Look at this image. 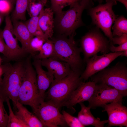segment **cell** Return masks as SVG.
<instances>
[{"mask_svg":"<svg viewBox=\"0 0 127 127\" xmlns=\"http://www.w3.org/2000/svg\"><path fill=\"white\" fill-rule=\"evenodd\" d=\"M82 73L72 70L67 76L60 80H53L45 92L44 101L49 102L59 109L69 99L73 91L84 81Z\"/></svg>","mask_w":127,"mask_h":127,"instance_id":"cell-1","label":"cell"},{"mask_svg":"<svg viewBox=\"0 0 127 127\" xmlns=\"http://www.w3.org/2000/svg\"><path fill=\"white\" fill-rule=\"evenodd\" d=\"M92 0H80L70 6L67 10L56 14L54 26L60 34L69 37L75 35L76 30L83 24L81 18L83 12L93 7Z\"/></svg>","mask_w":127,"mask_h":127,"instance_id":"cell-2","label":"cell"},{"mask_svg":"<svg viewBox=\"0 0 127 127\" xmlns=\"http://www.w3.org/2000/svg\"><path fill=\"white\" fill-rule=\"evenodd\" d=\"M4 77L0 83V95L4 102L9 98L12 102L14 107L18 101L19 91L25 71L24 64L19 62L12 65H3Z\"/></svg>","mask_w":127,"mask_h":127,"instance_id":"cell-3","label":"cell"},{"mask_svg":"<svg viewBox=\"0 0 127 127\" xmlns=\"http://www.w3.org/2000/svg\"><path fill=\"white\" fill-rule=\"evenodd\" d=\"M24 64L25 71L20 89L18 101L22 105H28L33 111L44 101L38 87L37 75L33 68L30 57Z\"/></svg>","mask_w":127,"mask_h":127,"instance_id":"cell-4","label":"cell"},{"mask_svg":"<svg viewBox=\"0 0 127 127\" xmlns=\"http://www.w3.org/2000/svg\"><path fill=\"white\" fill-rule=\"evenodd\" d=\"M96 83H104L117 90L123 97L127 95L126 62H118L114 66L105 68L90 77Z\"/></svg>","mask_w":127,"mask_h":127,"instance_id":"cell-5","label":"cell"},{"mask_svg":"<svg viewBox=\"0 0 127 127\" xmlns=\"http://www.w3.org/2000/svg\"><path fill=\"white\" fill-rule=\"evenodd\" d=\"M74 36L69 38L60 37L52 40L55 57L68 64L72 70L81 72L83 64L80 56L81 51L74 40Z\"/></svg>","mask_w":127,"mask_h":127,"instance_id":"cell-6","label":"cell"},{"mask_svg":"<svg viewBox=\"0 0 127 127\" xmlns=\"http://www.w3.org/2000/svg\"><path fill=\"white\" fill-rule=\"evenodd\" d=\"M106 2L105 4L99 3L96 6L88 8V13L92 24L102 31L111 43L113 37L111 27L118 17L115 14L112 7L117 4V2L114 0H106Z\"/></svg>","mask_w":127,"mask_h":127,"instance_id":"cell-7","label":"cell"},{"mask_svg":"<svg viewBox=\"0 0 127 127\" xmlns=\"http://www.w3.org/2000/svg\"><path fill=\"white\" fill-rule=\"evenodd\" d=\"M99 29L96 27L91 29L81 39L80 48L84 61L99 52L105 54L110 52L111 42Z\"/></svg>","mask_w":127,"mask_h":127,"instance_id":"cell-8","label":"cell"},{"mask_svg":"<svg viewBox=\"0 0 127 127\" xmlns=\"http://www.w3.org/2000/svg\"><path fill=\"white\" fill-rule=\"evenodd\" d=\"M59 108L52 103L44 101L33 111L44 127H66L67 125Z\"/></svg>","mask_w":127,"mask_h":127,"instance_id":"cell-9","label":"cell"},{"mask_svg":"<svg viewBox=\"0 0 127 127\" xmlns=\"http://www.w3.org/2000/svg\"><path fill=\"white\" fill-rule=\"evenodd\" d=\"M123 97L115 89L104 83H96L94 93L88 101V107L95 109L98 107H103L105 104L114 101L122 103Z\"/></svg>","mask_w":127,"mask_h":127,"instance_id":"cell-10","label":"cell"},{"mask_svg":"<svg viewBox=\"0 0 127 127\" xmlns=\"http://www.w3.org/2000/svg\"><path fill=\"white\" fill-rule=\"evenodd\" d=\"M122 52H111L101 56L95 55L86 60V67L81 74V77L83 81L87 80L91 76L106 68L118 57Z\"/></svg>","mask_w":127,"mask_h":127,"instance_id":"cell-11","label":"cell"},{"mask_svg":"<svg viewBox=\"0 0 127 127\" xmlns=\"http://www.w3.org/2000/svg\"><path fill=\"white\" fill-rule=\"evenodd\" d=\"M103 108L102 111H106L108 115L107 127H127V108L122 103L114 101Z\"/></svg>","mask_w":127,"mask_h":127,"instance_id":"cell-12","label":"cell"},{"mask_svg":"<svg viewBox=\"0 0 127 127\" xmlns=\"http://www.w3.org/2000/svg\"><path fill=\"white\" fill-rule=\"evenodd\" d=\"M5 25L2 31V34L10 52V60L18 59L26 52L20 46L18 40L14 36L13 24L10 17L8 15L5 16Z\"/></svg>","mask_w":127,"mask_h":127,"instance_id":"cell-13","label":"cell"},{"mask_svg":"<svg viewBox=\"0 0 127 127\" xmlns=\"http://www.w3.org/2000/svg\"><path fill=\"white\" fill-rule=\"evenodd\" d=\"M96 84L92 81L83 82L74 90L63 107H66L68 109L73 108V106L77 104L88 101L94 93Z\"/></svg>","mask_w":127,"mask_h":127,"instance_id":"cell-14","label":"cell"},{"mask_svg":"<svg viewBox=\"0 0 127 127\" xmlns=\"http://www.w3.org/2000/svg\"><path fill=\"white\" fill-rule=\"evenodd\" d=\"M42 66L53 75L54 79L60 80L67 76L72 71L69 65L55 57L41 60Z\"/></svg>","mask_w":127,"mask_h":127,"instance_id":"cell-15","label":"cell"},{"mask_svg":"<svg viewBox=\"0 0 127 127\" xmlns=\"http://www.w3.org/2000/svg\"><path fill=\"white\" fill-rule=\"evenodd\" d=\"M32 64L36 70L37 85L40 94L44 99L46 91L54 80V76L50 72L43 69L41 60L34 58Z\"/></svg>","mask_w":127,"mask_h":127,"instance_id":"cell-16","label":"cell"},{"mask_svg":"<svg viewBox=\"0 0 127 127\" xmlns=\"http://www.w3.org/2000/svg\"><path fill=\"white\" fill-rule=\"evenodd\" d=\"M13 34L21 44V48L26 52L32 55L30 48L31 40L34 37L30 33L24 23L20 20H12Z\"/></svg>","mask_w":127,"mask_h":127,"instance_id":"cell-17","label":"cell"},{"mask_svg":"<svg viewBox=\"0 0 127 127\" xmlns=\"http://www.w3.org/2000/svg\"><path fill=\"white\" fill-rule=\"evenodd\" d=\"M54 12L51 8H44L38 16L39 27L44 33L49 38L52 37L54 33Z\"/></svg>","mask_w":127,"mask_h":127,"instance_id":"cell-18","label":"cell"},{"mask_svg":"<svg viewBox=\"0 0 127 127\" xmlns=\"http://www.w3.org/2000/svg\"><path fill=\"white\" fill-rule=\"evenodd\" d=\"M79 104L81 109L78 112V118L84 127L90 125L95 127H103L104 124L107 123V120H101L99 118H95L92 114L90 108L86 107L83 103Z\"/></svg>","mask_w":127,"mask_h":127,"instance_id":"cell-19","label":"cell"},{"mask_svg":"<svg viewBox=\"0 0 127 127\" xmlns=\"http://www.w3.org/2000/svg\"><path fill=\"white\" fill-rule=\"evenodd\" d=\"M14 108L16 110L15 114L28 127H44L36 116L29 111L23 105L18 101L16 103Z\"/></svg>","mask_w":127,"mask_h":127,"instance_id":"cell-20","label":"cell"},{"mask_svg":"<svg viewBox=\"0 0 127 127\" xmlns=\"http://www.w3.org/2000/svg\"><path fill=\"white\" fill-rule=\"evenodd\" d=\"M28 0H15V6L12 15L11 20L25 21Z\"/></svg>","mask_w":127,"mask_h":127,"instance_id":"cell-21","label":"cell"},{"mask_svg":"<svg viewBox=\"0 0 127 127\" xmlns=\"http://www.w3.org/2000/svg\"><path fill=\"white\" fill-rule=\"evenodd\" d=\"M114 23V24L111 27L113 37L127 34V19L124 16L118 17Z\"/></svg>","mask_w":127,"mask_h":127,"instance_id":"cell-22","label":"cell"},{"mask_svg":"<svg viewBox=\"0 0 127 127\" xmlns=\"http://www.w3.org/2000/svg\"><path fill=\"white\" fill-rule=\"evenodd\" d=\"M38 54L34 56V58L42 60L55 57V51L53 42L49 39L44 43Z\"/></svg>","mask_w":127,"mask_h":127,"instance_id":"cell-23","label":"cell"},{"mask_svg":"<svg viewBox=\"0 0 127 127\" xmlns=\"http://www.w3.org/2000/svg\"><path fill=\"white\" fill-rule=\"evenodd\" d=\"M48 0H28L27 11L30 17L38 16Z\"/></svg>","mask_w":127,"mask_h":127,"instance_id":"cell-24","label":"cell"},{"mask_svg":"<svg viewBox=\"0 0 127 127\" xmlns=\"http://www.w3.org/2000/svg\"><path fill=\"white\" fill-rule=\"evenodd\" d=\"M24 23L28 30L34 36H41L44 34L40 29L39 24V16L31 17Z\"/></svg>","mask_w":127,"mask_h":127,"instance_id":"cell-25","label":"cell"},{"mask_svg":"<svg viewBox=\"0 0 127 127\" xmlns=\"http://www.w3.org/2000/svg\"><path fill=\"white\" fill-rule=\"evenodd\" d=\"M10 99H7V102L9 111L7 127H28L15 114L12 110L10 102Z\"/></svg>","mask_w":127,"mask_h":127,"instance_id":"cell-26","label":"cell"},{"mask_svg":"<svg viewBox=\"0 0 127 127\" xmlns=\"http://www.w3.org/2000/svg\"><path fill=\"white\" fill-rule=\"evenodd\" d=\"M80 0H51V8L56 14L60 13L65 7Z\"/></svg>","mask_w":127,"mask_h":127,"instance_id":"cell-27","label":"cell"},{"mask_svg":"<svg viewBox=\"0 0 127 127\" xmlns=\"http://www.w3.org/2000/svg\"><path fill=\"white\" fill-rule=\"evenodd\" d=\"M49 38L46 35L41 36H35L32 39L30 43V48L32 55L39 52L45 42Z\"/></svg>","mask_w":127,"mask_h":127,"instance_id":"cell-28","label":"cell"},{"mask_svg":"<svg viewBox=\"0 0 127 127\" xmlns=\"http://www.w3.org/2000/svg\"><path fill=\"white\" fill-rule=\"evenodd\" d=\"M62 112L67 126L70 127H84L78 117L71 115L64 110H63Z\"/></svg>","mask_w":127,"mask_h":127,"instance_id":"cell-29","label":"cell"},{"mask_svg":"<svg viewBox=\"0 0 127 127\" xmlns=\"http://www.w3.org/2000/svg\"><path fill=\"white\" fill-rule=\"evenodd\" d=\"M4 100L0 95V127H6L9 115L4 107Z\"/></svg>","mask_w":127,"mask_h":127,"instance_id":"cell-30","label":"cell"},{"mask_svg":"<svg viewBox=\"0 0 127 127\" xmlns=\"http://www.w3.org/2000/svg\"><path fill=\"white\" fill-rule=\"evenodd\" d=\"M2 31L0 28V53L3 54L8 59L10 60V52L3 38Z\"/></svg>","mask_w":127,"mask_h":127,"instance_id":"cell-31","label":"cell"},{"mask_svg":"<svg viewBox=\"0 0 127 127\" xmlns=\"http://www.w3.org/2000/svg\"><path fill=\"white\" fill-rule=\"evenodd\" d=\"M126 42H127V34H124L119 36L114 37L111 44L114 45L117 44L119 45Z\"/></svg>","mask_w":127,"mask_h":127,"instance_id":"cell-32","label":"cell"},{"mask_svg":"<svg viewBox=\"0 0 127 127\" xmlns=\"http://www.w3.org/2000/svg\"><path fill=\"white\" fill-rule=\"evenodd\" d=\"M109 49L112 52H123L127 50V42L123 44L119 45L118 46H115L114 45L111 44Z\"/></svg>","mask_w":127,"mask_h":127,"instance_id":"cell-33","label":"cell"},{"mask_svg":"<svg viewBox=\"0 0 127 127\" xmlns=\"http://www.w3.org/2000/svg\"><path fill=\"white\" fill-rule=\"evenodd\" d=\"M12 5L9 2L4 0H0V12L6 16L4 14V10H10Z\"/></svg>","mask_w":127,"mask_h":127,"instance_id":"cell-34","label":"cell"},{"mask_svg":"<svg viewBox=\"0 0 127 127\" xmlns=\"http://www.w3.org/2000/svg\"><path fill=\"white\" fill-rule=\"evenodd\" d=\"M4 69L3 65H0V83H1L3 79L2 77L4 75Z\"/></svg>","mask_w":127,"mask_h":127,"instance_id":"cell-35","label":"cell"},{"mask_svg":"<svg viewBox=\"0 0 127 127\" xmlns=\"http://www.w3.org/2000/svg\"><path fill=\"white\" fill-rule=\"evenodd\" d=\"M117 2H119L123 4L127 10V0H114Z\"/></svg>","mask_w":127,"mask_h":127,"instance_id":"cell-36","label":"cell"},{"mask_svg":"<svg viewBox=\"0 0 127 127\" xmlns=\"http://www.w3.org/2000/svg\"><path fill=\"white\" fill-rule=\"evenodd\" d=\"M5 16L4 14L0 12V25L3 22L4 16Z\"/></svg>","mask_w":127,"mask_h":127,"instance_id":"cell-37","label":"cell"},{"mask_svg":"<svg viewBox=\"0 0 127 127\" xmlns=\"http://www.w3.org/2000/svg\"><path fill=\"white\" fill-rule=\"evenodd\" d=\"M125 56L127 57V50H125L122 52V53L120 56Z\"/></svg>","mask_w":127,"mask_h":127,"instance_id":"cell-38","label":"cell"},{"mask_svg":"<svg viewBox=\"0 0 127 127\" xmlns=\"http://www.w3.org/2000/svg\"><path fill=\"white\" fill-rule=\"evenodd\" d=\"M10 3L12 6L14 3H15V0H4Z\"/></svg>","mask_w":127,"mask_h":127,"instance_id":"cell-39","label":"cell"},{"mask_svg":"<svg viewBox=\"0 0 127 127\" xmlns=\"http://www.w3.org/2000/svg\"><path fill=\"white\" fill-rule=\"evenodd\" d=\"M95 1L98 2L99 3H102L103 0H94Z\"/></svg>","mask_w":127,"mask_h":127,"instance_id":"cell-40","label":"cell"},{"mask_svg":"<svg viewBox=\"0 0 127 127\" xmlns=\"http://www.w3.org/2000/svg\"><path fill=\"white\" fill-rule=\"evenodd\" d=\"M2 59L0 56V65H1L2 63Z\"/></svg>","mask_w":127,"mask_h":127,"instance_id":"cell-41","label":"cell"}]
</instances>
